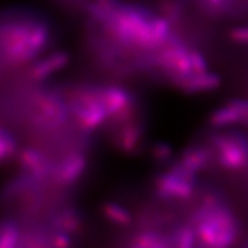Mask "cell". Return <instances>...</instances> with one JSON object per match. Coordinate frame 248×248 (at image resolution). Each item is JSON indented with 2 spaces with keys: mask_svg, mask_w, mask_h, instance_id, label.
I'll return each instance as SVG.
<instances>
[{
  "mask_svg": "<svg viewBox=\"0 0 248 248\" xmlns=\"http://www.w3.org/2000/svg\"><path fill=\"white\" fill-rule=\"evenodd\" d=\"M94 11L106 36L120 47L157 52L171 40L168 22L143 7L100 2Z\"/></svg>",
  "mask_w": 248,
  "mask_h": 248,
  "instance_id": "obj_1",
  "label": "cell"
},
{
  "mask_svg": "<svg viewBox=\"0 0 248 248\" xmlns=\"http://www.w3.org/2000/svg\"><path fill=\"white\" fill-rule=\"evenodd\" d=\"M197 242L203 246L224 248L235 241L238 223L232 211L217 197H206L193 216Z\"/></svg>",
  "mask_w": 248,
  "mask_h": 248,
  "instance_id": "obj_2",
  "label": "cell"
},
{
  "mask_svg": "<svg viewBox=\"0 0 248 248\" xmlns=\"http://www.w3.org/2000/svg\"><path fill=\"white\" fill-rule=\"evenodd\" d=\"M47 40V29L41 22L28 18L7 20L2 29V52L8 63H25L43 52Z\"/></svg>",
  "mask_w": 248,
  "mask_h": 248,
  "instance_id": "obj_3",
  "label": "cell"
},
{
  "mask_svg": "<svg viewBox=\"0 0 248 248\" xmlns=\"http://www.w3.org/2000/svg\"><path fill=\"white\" fill-rule=\"evenodd\" d=\"M227 130L215 137L212 152L221 167L227 170H239L248 164V143L241 135Z\"/></svg>",
  "mask_w": 248,
  "mask_h": 248,
  "instance_id": "obj_4",
  "label": "cell"
},
{
  "mask_svg": "<svg viewBox=\"0 0 248 248\" xmlns=\"http://www.w3.org/2000/svg\"><path fill=\"white\" fill-rule=\"evenodd\" d=\"M196 176L178 162L170 170L157 177L155 181L156 193L165 199H189L195 190Z\"/></svg>",
  "mask_w": 248,
  "mask_h": 248,
  "instance_id": "obj_5",
  "label": "cell"
},
{
  "mask_svg": "<svg viewBox=\"0 0 248 248\" xmlns=\"http://www.w3.org/2000/svg\"><path fill=\"white\" fill-rule=\"evenodd\" d=\"M71 110L79 124L88 130L100 126L108 117L101 103L98 90L77 95L71 102Z\"/></svg>",
  "mask_w": 248,
  "mask_h": 248,
  "instance_id": "obj_6",
  "label": "cell"
},
{
  "mask_svg": "<svg viewBox=\"0 0 248 248\" xmlns=\"http://www.w3.org/2000/svg\"><path fill=\"white\" fill-rule=\"evenodd\" d=\"M211 125L222 130L248 126V99L227 101L211 113Z\"/></svg>",
  "mask_w": 248,
  "mask_h": 248,
  "instance_id": "obj_7",
  "label": "cell"
},
{
  "mask_svg": "<svg viewBox=\"0 0 248 248\" xmlns=\"http://www.w3.org/2000/svg\"><path fill=\"white\" fill-rule=\"evenodd\" d=\"M101 103L108 117L117 120H125L131 112L130 97L124 89L119 87L109 86L98 89Z\"/></svg>",
  "mask_w": 248,
  "mask_h": 248,
  "instance_id": "obj_8",
  "label": "cell"
},
{
  "mask_svg": "<svg viewBox=\"0 0 248 248\" xmlns=\"http://www.w3.org/2000/svg\"><path fill=\"white\" fill-rule=\"evenodd\" d=\"M67 108L63 101L54 95H47L38 103L35 121L47 129L58 126L65 121Z\"/></svg>",
  "mask_w": 248,
  "mask_h": 248,
  "instance_id": "obj_9",
  "label": "cell"
},
{
  "mask_svg": "<svg viewBox=\"0 0 248 248\" xmlns=\"http://www.w3.org/2000/svg\"><path fill=\"white\" fill-rule=\"evenodd\" d=\"M86 167V158L80 153H72L58 165L56 171L59 183L71 185L81 177Z\"/></svg>",
  "mask_w": 248,
  "mask_h": 248,
  "instance_id": "obj_10",
  "label": "cell"
},
{
  "mask_svg": "<svg viewBox=\"0 0 248 248\" xmlns=\"http://www.w3.org/2000/svg\"><path fill=\"white\" fill-rule=\"evenodd\" d=\"M19 164L28 175L33 178H43L51 169L49 162L42 153L33 148H27L19 155Z\"/></svg>",
  "mask_w": 248,
  "mask_h": 248,
  "instance_id": "obj_11",
  "label": "cell"
},
{
  "mask_svg": "<svg viewBox=\"0 0 248 248\" xmlns=\"http://www.w3.org/2000/svg\"><path fill=\"white\" fill-rule=\"evenodd\" d=\"M211 157V152L206 148L194 146L183 153L178 162L197 175L200 171L206 168Z\"/></svg>",
  "mask_w": 248,
  "mask_h": 248,
  "instance_id": "obj_12",
  "label": "cell"
},
{
  "mask_svg": "<svg viewBox=\"0 0 248 248\" xmlns=\"http://www.w3.org/2000/svg\"><path fill=\"white\" fill-rule=\"evenodd\" d=\"M141 126L134 123L122 127L116 137V143L124 152H134L142 140Z\"/></svg>",
  "mask_w": 248,
  "mask_h": 248,
  "instance_id": "obj_13",
  "label": "cell"
},
{
  "mask_svg": "<svg viewBox=\"0 0 248 248\" xmlns=\"http://www.w3.org/2000/svg\"><path fill=\"white\" fill-rule=\"evenodd\" d=\"M67 58L63 54H55L39 61L33 65L31 75L35 80H42L63 68Z\"/></svg>",
  "mask_w": 248,
  "mask_h": 248,
  "instance_id": "obj_14",
  "label": "cell"
},
{
  "mask_svg": "<svg viewBox=\"0 0 248 248\" xmlns=\"http://www.w3.org/2000/svg\"><path fill=\"white\" fill-rule=\"evenodd\" d=\"M80 217L78 211L73 209H66L55 217L53 224L60 232L70 233L79 227Z\"/></svg>",
  "mask_w": 248,
  "mask_h": 248,
  "instance_id": "obj_15",
  "label": "cell"
},
{
  "mask_svg": "<svg viewBox=\"0 0 248 248\" xmlns=\"http://www.w3.org/2000/svg\"><path fill=\"white\" fill-rule=\"evenodd\" d=\"M171 239L157 232H143L134 239L133 247L137 248H163L169 247Z\"/></svg>",
  "mask_w": 248,
  "mask_h": 248,
  "instance_id": "obj_16",
  "label": "cell"
},
{
  "mask_svg": "<svg viewBox=\"0 0 248 248\" xmlns=\"http://www.w3.org/2000/svg\"><path fill=\"white\" fill-rule=\"evenodd\" d=\"M103 215L109 222L119 226H127L131 222V215L129 211L115 202L104 204Z\"/></svg>",
  "mask_w": 248,
  "mask_h": 248,
  "instance_id": "obj_17",
  "label": "cell"
},
{
  "mask_svg": "<svg viewBox=\"0 0 248 248\" xmlns=\"http://www.w3.org/2000/svg\"><path fill=\"white\" fill-rule=\"evenodd\" d=\"M19 231L14 222H2L0 227V248H14L19 242Z\"/></svg>",
  "mask_w": 248,
  "mask_h": 248,
  "instance_id": "obj_18",
  "label": "cell"
},
{
  "mask_svg": "<svg viewBox=\"0 0 248 248\" xmlns=\"http://www.w3.org/2000/svg\"><path fill=\"white\" fill-rule=\"evenodd\" d=\"M195 242H197L196 234L192 227H182L171 239L173 246L180 248H191Z\"/></svg>",
  "mask_w": 248,
  "mask_h": 248,
  "instance_id": "obj_19",
  "label": "cell"
},
{
  "mask_svg": "<svg viewBox=\"0 0 248 248\" xmlns=\"http://www.w3.org/2000/svg\"><path fill=\"white\" fill-rule=\"evenodd\" d=\"M16 149V143L9 132L2 129L0 131V158L2 161L12 157Z\"/></svg>",
  "mask_w": 248,
  "mask_h": 248,
  "instance_id": "obj_20",
  "label": "cell"
},
{
  "mask_svg": "<svg viewBox=\"0 0 248 248\" xmlns=\"http://www.w3.org/2000/svg\"><path fill=\"white\" fill-rule=\"evenodd\" d=\"M151 155L156 162H166L171 157L172 148L167 143H155L151 149Z\"/></svg>",
  "mask_w": 248,
  "mask_h": 248,
  "instance_id": "obj_21",
  "label": "cell"
},
{
  "mask_svg": "<svg viewBox=\"0 0 248 248\" xmlns=\"http://www.w3.org/2000/svg\"><path fill=\"white\" fill-rule=\"evenodd\" d=\"M52 243L56 248H68L70 246L71 240L67 233L59 231L58 233L53 237Z\"/></svg>",
  "mask_w": 248,
  "mask_h": 248,
  "instance_id": "obj_22",
  "label": "cell"
}]
</instances>
